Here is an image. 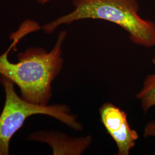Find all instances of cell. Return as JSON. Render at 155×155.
Masks as SVG:
<instances>
[{
    "label": "cell",
    "instance_id": "9",
    "mask_svg": "<svg viewBox=\"0 0 155 155\" xmlns=\"http://www.w3.org/2000/svg\"><path fill=\"white\" fill-rule=\"evenodd\" d=\"M152 63L153 64V65L155 66V57L152 59Z\"/></svg>",
    "mask_w": 155,
    "mask_h": 155
},
{
    "label": "cell",
    "instance_id": "7",
    "mask_svg": "<svg viewBox=\"0 0 155 155\" xmlns=\"http://www.w3.org/2000/svg\"><path fill=\"white\" fill-rule=\"evenodd\" d=\"M143 135L145 137H155V121H151L145 125Z\"/></svg>",
    "mask_w": 155,
    "mask_h": 155
},
{
    "label": "cell",
    "instance_id": "2",
    "mask_svg": "<svg viewBox=\"0 0 155 155\" xmlns=\"http://www.w3.org/2000/svg\"><path fill=\"white\" fill-rule=\"evenodd\" d=\"M74 9L45 24L42 29L49 34L63 24L84 19H100L119 25L127 32L135 45L145 48L155 46V23L139 14L137 0H72Z\"/></svg>",
    "mask_w": 155,
    "mask_h": 155
},
{
    "label": "cell",
    "instance_id": "8",
    "mask_svg": "<svg viewBox=\"0 0 155 155\" xmlns=\"http://www.w3.org/2000/svg\"><path fill=\"white\" fill-rule=\"evenodd\" d=\"M38 1L41 4H45V3H47L52 0H38Z\"/></svg>",
    "mask_w": 155,
    "mask_h": 155
},
{
    "label": "cell",
    "instance_id": "5",
    "mask_svg": "<svg viewBox=\"0 0 155 155\" xmlns=\"http://www.w3.org/2000/svg\"><path fill=\"white\" fill-rule=\"evenodd\" d=\"M27 139L48 144L53 155H81L92 142V138L89 136L71 137L57 132L43 130L30 134Z\"/></svg>",
    "mask_w": 155,
    "mask_h": 155
},
{
    "label": "cell",
    "instance_id": "3",
    "mask_svg": "<svg viewBox=\"0 0 155 155\" xmlns=\"http://www.w3.org/2000/svg\"><path fill=\"white\" fill-rule=\"evenodd\" d=\"M0 83L3 86L5 101L0 114V155H9L10 142L13 135L22 127L28 117L35 114L52 117L75 130H81L82 124L77 117L70 113L64 105H38L29 103L17 94L14 83L0 75Z\"/></svg>",
    "mask_w": 155,
    "mask_h": 155
},
{
    "label": "cell",
    "instance_id": "6",
    "mask_svg": "<svg viewBox=\"0 0 155 155\" xmlns=\"http://www.w3.org/2000/svg\"><path fill=\"white\" fill-rule=\"evenodd\" d=\"M144 112L155 107V74L148 75L144 79L143 87L136 95Z\"/></svg>",
    "mask_w": 155,
    "mask_h": 155
},
{
    "label": "cell",
    "instance_id": "4",
    "mask_svg": "<svg viewBox=\"0 0 155 155\" xmlns=\"http://www.w3.org/2000/svg\"><path fill=\"white\" fill-rule=\"evenodd\" d=\"M101 121L116 143L117 155H129L139 139L137 132L127 122V114L118 106L106 102L100 109Z\"/></svg>",
    "mask_w": 155,
    "mask_h": 155
},
{
    "label": "cell",
    "instance_id": "1",
    "mask_svg": "<svg viewBox=\"0 0 155 155\" xmlns=\"http://www.w3.org/2000/svg\"><path fill=\"white\" fill-rule=\"evenodd\" d=\"M37 29L35 22L26 20L12 35V43L0 55V75L16 84L22 99L35 105L45 106L52 96V83L63 67L62 45L66 38V31L59 33L55 45L50 52L42 48L30 47L18 54L17 63H12L8 58L9 52L17 43Z\"/></svg>",
    "mask_w": 155,
    "mask_h": 155
}]
</instances>
